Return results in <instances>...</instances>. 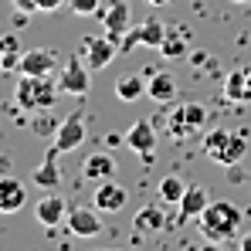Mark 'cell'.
<instances>
[{
	"label": "cell",
	"instance_id": "obj_29",
	"mask_svg": "<svg viewBox=\"0 0 251 251\" xmlns=\"http://www.w3.org/2000/svg\"><path fill=\"white\" fill-rule=\"evenodd\" d=\"M10 3H14L17 10H24V14H38V10H34V0H10Z\"/></svg>",
	"mask_w": 251,
	"mask_h": 251
},
{
	"label": "cell",
	"instance_id": "obj_9",
	"mask_svg": "<svg viewBox=\"0 0 251 251\" xmlns=\"http://www.w3.org/2000/svg\"><path fill=\"white\" fill-rule=\"evenodd\" d=\"M82 143H85V112L75 109V112H68V119H61L58 132H54V146H58L61 153H72V150H78Z\"/></svg>",
	"mask_w": 251,
	"mask_h": 251
},
{
	"label": "cell",
	"instance_id": "obj_20",
	"mask_svg": "<svg viewBox=\"0 0 251 251\" xmlns=\"http://www.w3.org/2000/svg\"><path fill=\"white\" fill-rule=\"evenodd\" d=\"M224 99L234 105H248L251 102V85H248V72H231L224 78Z\"/></svg>",
	"mask_w": 251,
	"mask_h": 251
},
{
	"label": "cell",
	"instance_id": "obj_7",
	"mask_svg": "<svg viewBox=\"0 0 251 251\" xmlns=\"http://www.w3.org/2000/svg\"><path fill=\"white\" fill-rule=\"evenodd\" d=\"M123 143L129 146V150H136L139 153V160L150 167L153 163V153H156V129H153V123L150 119H139V123H132L129 129H126Z\"/></svg>",
	"mask_w": 251,
	"mask_h": 251
},
{
	"label": "cell",
	"instance_id": "obj_12",
	"mask_svg": "<svg viewBox=\"0 0 251 251\" xmlns=\"http://www.w3.org/2000/svg\"><path fill=\"white\" fill-rule=\"evenodd\" d=\"M92 204L102 210V214H116V210H123L129 204V190L119 187V183H112V180H102V183H95Z\"/></svg>",
	"mask_w": 251,
	"mask_h": 251
},
{
	"label": "cell",
	"instance_id": "obj_26",
	"mask_svg": "<svg viewBox=\"0 0 251 251\" xmlns=\"http://www.w3.org/2000/svg\"><path fill=\"white\" fill-rule=\"evenodd\" d=\"M58 119L51 116V109H41V112H34V123H31V129L38 132V136H54L58 132Z\"/></svg>",
	"mask_w": 251,
	"mask_h": 251
},
{
	"label": "cell",
	"instance_id": "obj_15",
	"mask_svg": "<svg viewBox=\"0 0 251 251\" xmlns=\"http://www.w3.org/2000/svg\"><path fill=\"white\" fill-rule=\"evenodd\" d=\"M34 217H38V224H44V227H58V224H65V217H68L65 197H58V194L41 197V201L34 204Z\"/></svg>",
	"mask_w": 251,
	"mask_h": 251
},
{
	"label": "cell",
	"instance_id": "obj_18",
	"mask_svg": "<svg viewBox=\"0 0 251 251\" xmlns=\"http://www.w3.org/2000/svg\"><path fill=\"white\" fill-rule=\"evenodd\" d=\"M176 92H180V85H176V75H170V72H153L146 82V95L153 102H173Z\"/></svg>",
	"mask_w": 251,
	"mask_h": 251
},
{
	"label": "cell",
	"instance_id": "obj_23",
	"mask_svg": "<svg viewBox=\"0 0 251 251\" xmlns=\"http://www.w3.org/2000/svg\"><path fill=\"white\" fill-rule=\"evenodd\" d=\"M143 95H146V78L143 75H126V78L116 82V99L119 102H136Z\"/></svg>",
	"mask_w": 251,
	"mask_h": 251
},
{
	"label": "cell",
	"instance_id": "obj_6",
	"mask_svg": "<svg viewBox=\"0 0 251 251\" xmlns=\"http://www.w3.org/2000/svg\"><path fill=\"white\" fill-rule=\"evenodd\" d=\"M58 88L68 92V95H88V88H92V68L85 65V58H68L61 65Z\"/></svg>",
	"mask_w": 251,
	"mask_h": 251
},
{
	"label": "cell",
	"instance_id": "obj_30",
	"mask_svg": "<svg viewBox=\"0 0 251 251\" xmlns=\"http://www.w3.org/2000/svg\"><path fill=\"white\" fill-rule=\"evenodd\" d=\"M238 248H241V251H251V234H245V238L238 241Z\"/></svg>",
	"mask_w": 251,
	"mask_h": 251
},
{
	"label": "cell",
	"instance_id": "obj_17",
	"mask_svg": "<svg viewBox=\"0 0 251 251\" xmlns=\"http://www.w3.org/2000/svg\"><path fill=\"white\" fill-rule=\"evenodd\" d=\"M58 153H61V150H58V146H51V150L44 153V160L38 163V167H34V173H31V176H34V183H38L41 190H54V187L61 183V170H58Z\"/></svg>",
	"mask_w": 251,
	"mask_h": 251
},
{
	"label": "cell",
	"instance_id": "obj_25",
	"mask_svg": "<svg viewBox=\"0 0 251 251\" xmlns=\"http://www.w3.org/2000/svg\"><path fill=\"white\" fill-rule=\"evenodd\" d=\"M183 190H187V183H183L176 173H170V176L160 180V201H163V204H180Z\"/></svg>",
	"mask_w": 251,
	"mask_h": 251
},
{
	"label": "cell",
	"instance_id": "obj_34",
	"mask_svg": "<svg viewBox=\"0 0 251 251\" xmlns=\"http://www.w3.org/2000/svg\"><path fill=\"white\" fill-rule=\"evenodd\" d=\"M248 85H251V68H248Z\"/></svg>",
	"mask_w": 251,
	"mask_h": 251
},
{
	"label": "cell",
	"instance_id": "obj_28",
	"mask_svg": "<svg viewBox=\"0 0 251 251\" xmlns=\"http://www.w3.org/2000/svg\"><path fill=\"white\" fill-rule=\"evenodd\" d=\"M65 0H34V10L38 14H51V10H58Z\"/></svg>",
	"mask_w": 251,
	"mask_h": 251
},
{
	"label": "cell",
	"instance_id": "obj_11",
	"mask_svg": "<svg viewBox=\"0 0 251 251\" xmlns=\"http://www.w3.org/2000/svg\"><path fill=\"white\" fill-rule=\"evenodd\" d=\"M99 17H102L105 34L116 38V41H123V34L129 31V3H126V0H109V3L99 10Z\"/></svg>",
	"mask_w": 251,
	"mask_h": 251
},
{
	"label": "cell",
	"instance_id": "obj_24",
	"mask_svg": "<svg viewBox=\"0 0 251 251\" xmlns=\"http://www.w3.org/2000/svg\"><path fill=\"white\" fill-rule=\"evenodd\" d=\"M0 54H3V72H14L24 58V48H21V34H3L0 38Z\"/></svg>",
	"mask_w": 251,
	"mask_h": 251
},
{
	"label": "cell",
	"instance_id": "obj_16",
	"mask_svg": "<svg viewBox=\"0 0 251 251\" xmlns=\"http://www.w3.org/2000/svg\"><path fill=\"white\" fill-rule=\"evenodd\" d=\"M24 204H27V190H24V183L3 173V176H0V214H17Z\"/></svg>",
	"mask_w": 251,
	"mask_h": 251
},
{
	"label": "cell",
	"instance_id": "obj_4",
	"mask_svg": "<svg viewBox=\"0 0 251 251\" xmlns=\"http://www.w3.org/2000/svg\"><path fill=\"white\" fill-rule=\"evenodd\" d=\"M207 119H210L207 105H201V102H183V105H176V109L167 112V129H170V136H173L176 143H187V139H197V136L204 132Z\"/></svg>",
	"mask_w": 251,
	"mask_h": 251
},
{
	"label": "cell",
	"instance_id": "obj_1",
	"mask_svg": "<svg viewBox=\"0 0 251 251\" xmlns=\"http://www.w3.org/2000/svg\"><path fill=\"white\" fill-rule=\"evenodd\" d=\"M241 207L231 204V201H210L204 214L197 217V231L201 238L210 241V245H231L241 231Z\"/></svg>",
	"mask_w": 251,
	"mask_h": 251
},
{
	"label": "cell",
	"instance_id": "obj_5",
	"mask_svg": "<svg viewBox=\"0 0 251 251\" xmlns=\"http://www.w3.org/2000/svg\"><path fill=\"white\" fill-rule=\"evenodd\" d=\"M116 51H119V41H116V38H109V34H88L85 44H82L85 65H88L92 72L109 68V65H112V58H116Z\"/></svg>",
	"mask_w": 251,
	"mask_h": 251
},
{
	"label": "cell",
	"instance_id": "obj_31",
	"mask_svg": "<svg viewBox=\"0 0 251 251\" xmlns=\"http://www.w3.org/2000/svg\"><path fill=\"white\" fill-rule=\"evenodd\" d=\"M150 7H163V3H170V0H146Z\"/></svg>",
	"mask_w": 251,
	"mask_h": 251
},
{
	"label": "cell",
	"instance_id": "obj_21",
	"mask_svg": "<svg viewBox=\"0 0 251 251\" xmlns=\"http://www.w3.org/2000/svg\"><path fill=\"white\" fill-rule=\"evenodd\" d=\"M132 227H136V231H150V234H156V231L167 227V214H163V207H156V204H146L143 210H136Z\"/></svg>",
	"mask_w": 251,
	"mask_h": 251
},
{
	"label": "cell",
	"instance_id": "obj_2",
	"mask_svg": "<svg viewBox=\"0 0 251 251\" xmlns=\"http://www.w3.org/2000/svg\"><path fill=\"white\" fill-rule=\"evenodd\" d=\"M201 150H204V156L214 160L217 167H238L241 163V156L248 153V139L241 136V132H227V129H210L204 132V139H201Z\"/></svg>",
	"mask_w": 251,
	"mask_h": 251
},
{
	"label": "cell",
	"instance_id": "obj_33",
	"mask_svg": "<svg viewBox=\"0 0 251 251\" xmlns=\"http://www.w3.org/2000/svg\"><path fill=\"white\" fill-rule=\"evenodd\" d=\"M0 72H3V54H0Z\"/></svg>",
	"mask_w": 251,
	"mask_h": 251
},
{
	"label": "cell",
	"instance_id": "obj_22",
	"mask_svg": "<svg viewBox=\"0 0 251 251\" xmlns=\"http://www.w3.org/2000/svg\"><path fill=\"white\" fill-rule=\"evenodd\" d=\"M187 41H190L187 27H167V38L160 44V54H163L167 61H176V58L187 54Z\"/></svg>",
	"mask_w": 251,
	"mask_h": 251
},
{
	"label": "cell",
	"instance_id": "obj_32",
	"mask_svg": "<svg viewBox=\"0 0 251 251\" xmlns=\"http://www.w3.org/2000/svg\"><path fill=\"white\" fill-rule=\"evenodd\" d=\"M231 3H251V0H231Z\"/></svg>",
	"mask_w": 251,
	"mask_h": 251
},
{
	"label": "cell",
	"instance_id": "obj_8",
	"mask_svg": "<svg viewBox=\"0 0 251 251\" xmlns=\"http://www.w3.org/2000/svg\"><path fill=\"white\" fill-rule=\"evenodd\" d=\"M163 38H167V24L160 21V17H146L136 31H126L123 41H119V48L123 51H129V48H136V44H150V48H160L163 44Z\"/></svg>",
	"mask_w": 251,
	"mask_h": 251
},
{
	"label": "cell",
	"instance_id": "obj_13",
	"mask_svg": "<svg viewBox=\"0 0 251 251\" xmlns=\"http://www.w3.org/2000/svg\"><path fill=\"white\" fill-rule=\"evenodd\" d=\"M54 68H58V54L51 48H31V51H24L21 65H17L21 75H51Z\"/></svg>",
	"mask_w": 251,
	"mask_h": 251
},
{
	"label": "cell",
	"instance_id": "obj_10",
	"mask_svg": "<svg viewBox=\"0 0 251 251\" xmlns=\"http://www.w3.org/2000/svg\"><path fill=\"white\" fill-rule=\"evenodd\" d=\"M68 231L75 238H95L102 231V210L99 207H72L68 210Z\"/></svg>",
	"mask_w": 251,
	"mask_h": 251
},
{
	"label": "cell",
	"instance_id": "obj_14",
	"mask_svg": "<svg viewBox=\"0 0 251 251\" xmlns=\"http://www.w3.org/2000/svg\"><path fill=\"white\" fill-rule=\"evenodd\" d=\"M210 204V194L204 183H187V190H183V197H180V224L183 221H197L201 214H204V207Z\"/></svg>",
	"mask_w": 251,
	"mask_h": 251
},
{
	"label": "cell",
	"instance_id": "obj_19",
	"mask_svg": "<svg viewBox=\"0 0 251 251\" xmlns=\"http://www.w3.org/2000/svg\"><path fill=\"white\" fill-rule=\"evenodd\" d=\"M112 173H116V160H112L109 153H88V156H85V163H82L85 180L102 183V180H112Z\"/></svg>",
	"mask_w": 251,
	"mask_h": 251
},
{
	"label": "cell",
	"instance_id": "obj_27",
	"mask_svg": "<svg viewBox=\"0 0 251 251\" xmlns=\"http://www.w3.org/2000/svg\"><path fill=\"white\" fill-rule=\"evenodd\" d=\"M68 7H72V14H78V17H92V14L102 10V0H68Z\"/></svg>",
	"mask_w": 251,
	"mask_h": 251
},
{
	"label": "cell",
	"instance_id": "obj_3",
	"mask_svg": "<svg viewBox=\"0 0 251 251\" xmlns=\"http://www.w3.org/2000/svg\"><path fill=\"white\" fill-rule=\"evenodd\" d=\"M58 92L61 88L58 82H51V75H21L14 99L24 112H41V109H54Z\"/></svg>",
	"mask_w": 251,
	"mask_h": 251
}]
</instances>
